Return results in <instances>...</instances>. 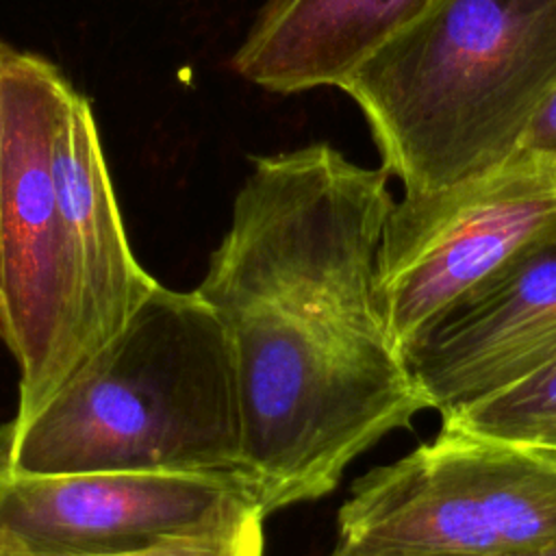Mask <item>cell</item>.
<instances>
[{"label":"cell","instance_id":"4","mask_svg":"<svg viewBox=\"0 0 556 556\" xmlns=\"http://www.w3.org/2000/svg\"><path fill=\"white\" fill-rule=\"evenodd\" d=\"M556 543V447L443 428L363 473L330 556H504Z\"/></svg>","mask_w":556,"mask_h":556},{"label":"cell","instance_id":"9","mask_svg":"<svg viewBox=\"0 0 556 556\" xmlns=\"http://www.w3.org/2000/svg\"><path fill=\"white\" fill-rule=\"evenodd\" d=\"M52 172L67 298L63 387L126 326L159 282L132 254L91 104L76 89L59 115Z\"/></svg>","mask_w":556,"mask_h":556},{"label":"cell","instance_id":"6","mask_svg":"<svg viewBox=\"0 0 556 556\" xmlns=\"http://www.w3.org/2000/svg\"><path fill=\"white\" fill-rule=\"evenodd\" d=\"M554 222L556 156L526 148L458 182L395 200L376 252V298L400 356Z\"/></svg>","mask_w":556,"mask_h":556},{"label":"cell","instance_id":"2","mask_svg":"<svg viewBox=\"0 0 556 556\" xmlns=\"http://www.w3.org/2000/svg\"><path fill=\"white\" fill-rule=\"evenodd\" d=\"M0 467L243 476L232 352L217 313L195 289L159 282L30 417L0 426Z\"/></svg>","mask_w":556,"mask_h":556},{"label":"cell","instance_id":"7","mask_svg":"<svg viewBox=\"0 0 556 556\" xmlns=\"http://www.w3.org/2000/svg\"><path fill=\"white\" fill-rule=\"evenodd\" d=\"M252 500L243 476L0 467V556H106Z\"/></svg>","mask_w":556,"mask_h":556},{"label":"cell","instance_id":"1","mask_svg":"<svg viewBox=\"0 0 556 556\" xmlns=\"http://www.w3.org/2000/svg\"><path fill=\"white\" fill-rule=\"evenodd\" d=\"M389 178L326 141L254 156L195 287L228 334L241 471L265 517L326 497L428 408L376 298Z\"/></svg>","mask_w":556,"mask_h":556},{"label":"cell","instance_id":"3","mask_svg":"<svg viewBox=\"0 0 556 556\" xmlns=\"http://www.w3.org/2000/svg\"><path fill=\"white\" fill-rule=\"evenodd\" d=\"M556 87V0H439L345 91L404 193L441 189L515 150Z\"/></svg>","mask_w":556,"mask_h":556},{"label":"cell","instance_id":"13","mask_svg":"<svg viewBox=\"0 0 556 556\" xmlns=\"http://www.w3.org/2000/svg\"><path fill=\"white\" fill-rule=\"evenodd\" d=\"M519 148L556 156V87L532 117Z\"/></svg>","mask_w":556,"mask_h":556},{"label":"cell","instance_id":"11","mask_svg":"<svg viewBox=\"0 0 556 556\" xmlns=\"http://www.w3.org/2000/svg\"><path fill=\"white\" fill-rule=\"evenodd\" d=\"M443 428L545 445L556 437V356L517 384L441 419Z\"/></svg>","mask_w":556,"mask_h":556},{"label":"cell","instance_id":"5","mask_svg":"<svg viewBox=\"0 0 556 556\" xmlns=\"http://www.w3.org/2000/svg\"><path fill=\"white\" fill-rule=\"evenodd\" d=\"M74 87L33 52L0 70V339L20 369L11 421L30 417L63 380L67 298L52 146Z\"/></svg>","mask_w":556,"mask_h":556},{"label":"cell","instance_id":"15","mask_svg":"<svg viewBox=\"0 0 556 556\" xmlns=\"http://www.w3.org/2000/svg\"><path fill=\"white\" fill-rule=\"evenodd\" d=\"M4 50H7V43L0 41V70H2V59H4ZM0 150H2V139H0Z\"/></svg>","mask_w":556,"mask_h":556},{"label":"cell","instance_id":"12","mask_svg":"<svg viewBox=\"0 0 556 556\" xmlns=\"http://www.w3.org/2000/svg\"><path fill=\"white\" fill-rule=\"evenodd\" d=\"M263 521L258 504L245 500L200 526L106 556H265Z\"/></svg>","mask_w":556,"mask_h":556},{"label":"cell","instance_id":"14","mask_svg":"<svg viewBox=\"0 0 556 556\" xmlns=\"http://www.w3.org/2000/svg\"><path fill=\"white\" fill-rule=\"evenodd\" d=\"M504 556H556V543L539 547V549H530V552H519V554H504Z\"/></svg>","mask_w":556,"mask_h":556},{"label":"cell","instance_id":"16","mask_svg":"<svg viewBox=\"0 0 556 556\" xmlns=\"http://www.w3.org/2000/svg\"><path fill=\"white\" fill-rule=\"evenodd\" d=\"M545 447H556V437L549 443H545Z\"/></svg>","mask_w":556,"mask_h":556},{"label":"cell","instance_id":"10","mask_svg":"<svg viewBox=\"0 0 556 556\" xmlns=\"http://www.w3.org/2000/svg\"><path fill=\"white\" fill-rule=\"evenodd\" d=\"M439 0H265L232 56L245 80L298 93L339 87Z\"/></svg>","mask_w":556,"mask_h":556},{"label":"cell","instance_id":"8","mask_svg":"<svg viewBox=\"0 0 556 556\" xmlns=\"http://www.w3.org/2000/svg\"><path fill=\"white\" fill-rule=\"evenodd\" d=\"M556 356V222L467 289L408 348L428 408L450 417Z\"/></svg>","mask_w":556,"mask_h":556}]
</instances>
